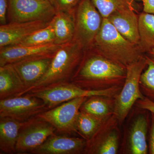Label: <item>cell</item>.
I'll return each mask as SVG.
<instances>
[{
  "label": "cell",
  "mask_w": 154,
  "mask_h": 154,
  "mask_svg": "<svg viewBox=\"0 0 154 154\" xmlns=\"http://www.w3.org/2000/svg\"><path fill=\"white\" fill-rule=\"evenodd\" d=\"M126 67L105 57L94 48L85 51L79 66L71 82L91 91L122 87Z\"/></svg>",
  "instance_id": "obj_1"
},
{
  "label": "cell",
  "mask_w": 154,
  "mask_h": 154,
  "mask_svg": "<svg viewBox=\"0 0 154 154\" xmlns=\"http://www.w3.org/2000/svg\"><path fill=\"white\" fill-rule=\"evenodd\" d=\"M85 52L79 45L74 40L60 45L53 57L46 73L21 96L56 84L71 82Z\"/></svg>",
  "instance_id": "obj_2"
},
{
  "label": "cell",
  "mask_w": 154,
  "mask_h": 154,
  "mask_svg": "<svg viewBox=\"0 0 154 154\" xmlns=\"http://www.w3.org/2000/svg\"><path fill=\"white\" fill-rule=\"evenodd\" d=\"M92 48L105 57L126 67L143 56L139 46L123 37L107 18H103Z\"/></svg>",
  "instance_id": "obj_3"
},
{
  "label": "cell",
  "mask_w": 154,
  "mask_h": 154,
  "mask_svg": "<svg viewBox=\"0 0 154 154\" xmlns=\"http://www.w3.org/2000/svg\"><path fill=\"white\" fill-rule=\"evenodd\" d=\"M146 66V59L143 56L139 60L126 66L124 85L115 97L113 115L119 123L123 122L137 101L145 97L141 91L140 81Z\"/></svg>",
  "instance_id": "obj_4"
},
{
  "label": "cell",
  "mask_w": 154,
  "mask_h": 154,
  "mask_svg": "<svg viewBox=\"0 0 154 154\" xmlns=\"http://www.w3.org/2000/svg\"><path fill=\"white\" fill-rule=\"evenodd\" d=\"M122 88V87H114L105 90L91 91L82 89L70 82L56 84L27 94L41 99L50 109L80 97L94 96L114 97L120 92Z\"/></svg>",
  "instance_id": "obj_5"
},
{
  "label": "cell",
  "mask_w": 154,
  "mask_h": 154,
  "mask_svg": "<svg viewBox=\"0 0 154 154\" xmlns=\"http://www.w3.org/2000/svg\"><path fill=\"white\" fill-rule=\"evenodd\" d=\"M73 15L75 24L73 40L86 51L93 47L101 29L103 18L91 0H82Z\"/></svg>",
  "instance_id": "obj_6"
},
{
  "label": "cell",
  "mask_w": 154,
  "mask_h": 154,
  "mask_svg": "<svg viewBox=\"0 0 154 154\" xmlns=\"http://www.w3.org/2000/svg\"><path fill=\"white\" fill-rule=\"evenodd\" d=\"M88 98H76L43 111L35 116L48 122L55 128L57 133L63 135L78 134L76 123L80 108Z\"/></svg>",
  "instance_id": "obj_7"
},
{
  "label": "cell",
  "mask_w": 154,
  "mask_h": 154,
  "mask_svg": "<svg viewBox=\"0 0 154 154\" xmlns=\"http://www.w3.org/2000/svg\"><path fill=\"white\" fill-rule=\"evenodd\" d=\"M8 22H50L56 11L49 0H8Z\"/></svg>",
  "instance_id": "obj_8"
},
{
  "label": "cell",
  "mask_w": 154,
  "mask_h": 154,
  "mask_svg": "<svg viewBox=\"0 0 154 154\" xmlns=\"http://www.w3.org/2000/svg\"><path fill=\"white\" fill-rule=\"evenodd\" d=\"M48 110L41 99L29 94L0 100V118L26 121Z\"/></svg>",
  "instance_id": "obj_9"
},
{
  "label": "cell",
  "mask_w": 154,
  "mask_h": 154,
  "mask_svg": "<svg viewBox=\"0 0 154 154\" xmlns=\"http://www.w3.org/2000/svg\"><path fill=\"white\" fill-rule=\"evenodd\" d=\"M56 134V130L47 122L36 116L27 120L19 132L16 153L31 154L51 136Z\"/></svg>",
  "instance_id": "obj_10"
},
{
  "label": "cell",
  "mask_w": 154,
  "mask_h": 154,
  "mask_svg": "<svg viewBox=\"0 0 154 154\" xmlns=\"http://www.w3.org/2000/svg\"><path fill=\"white\" fill-rule=\"evenodd\" d=\"M118 121L114 115L107 119L90 140L87 141L85 154H116L118 152Z\"/></svg>",
  "instance_id": "obj_11"
},
{
  "label": "cell",
  "mask_w": 154,
  "mask_h": 154,
  "mask_svg": "<svg viewBox=\"0 0 154 154\" xmlns=\"http://www.w3.org/2000/svg\"><path fill=\"white\" fill-rule=\"evenodd\" d=\"M60 45L53 43L41 46L11 45L0 48V66L34 58L54 56Z\"/></svg>",
  "instance_id": "obj_12"
},
{
  "label": "cell",
  "mask_w": 154,
  "mask_h": 154,
  "mask_svg": "<svg viewBox=\"0 0 154 154\" xmlns=\"http://www.w3.org/2000/svg\"><path fill=\"white\" fill-rule=\"evenodd\" d=\"M87 141L82 137L68 136H51L34 150L33 154H79L85 153Z\"/></svg>",
  "instance_id": "obj_13"
},
{
  "label": "cell",
  "mask_w": 154,
  "mask_h": 154,
  "mask_svg": "<svg viewBox=\"0 0 154 154\" xmlns=\"http://www.w3.org/2000/svg\"><path fill=\"white\" fill-rule=\"evenodd\" d=\"M50 22H8L0 25V48L19 44L36 30L46 27Z\"/></svg>",
  "instance_id": "obj_14"
},
{
  "label": "cell",
  "mask_w": 154,
  "mask_h": 154,
  "mask_svg": "<svg viewBox=\"0 0 154 154\" xmlns=\"http://www.w3.org/2000/svg\"><path fill=\"white\" fill-rule=\"evenodd\" d=\"M54 56L34 58L11 64L21 77L25 87V91L18 96H21L44 75Z\"/></svg>",
  "instance_id": "obj_15"
},
{
  "label": "cell",
  "mask_w": 154,
  "mask_h": 154,
  "mask_svg": "<svg viewBox=\"0 0 154 154\" xmlns=\"http://www.w3.org/2000/svg\"><path fill=\"white\" fill-rule=\"evenodd\" d=\"M135 10L131 8L115 11L107 19L123 37L135 45L140 43L138 18Z\"/></svg>",
  "instance_id": "obj_16"
},
{
  "label": "cell",
  "mask_w": 154,
  "mask_h": 154,
  "mask_svg": "<svg viewBox=\"0 0 154 154\" xmlns=\"http://www.w3.org/2000/svg\"><path fill=\"white\" fill-rule=\"evenodd\" d=\"M25 90L23 81L11 64L0 66V100L18 96Z\"/></svg>",
  "instance_id": "obj_17"
},
{
  "label": "cell",
  "mask_w": 154,
  "mask_h": 154,
  "mask_svg": "<svg viewBox=\"0 0 154 154\" xmlns=\"http://www.w3.org/2000/svg\"><path fill=\"white\" fill-rule=\"evenodd\" d=\"M27 121L21 122L10 118H0L1 154L16 153V145L19 132Z\"/></svg>",
  "instance_id": "obj_18"
},
{
  "label": "cell",
  "mask_w": 154,
  "mask_h": 154,
  "mask_svg": "<svg viewBox=\"0 0 154 154\" xmlns=\"http://www.w3.org/2000/svg\"><path fill=\"white\" fill-rule=\"evenodd\" d=\"M148 128V120L146 116L144 114L137 116L134 120L130 131L128 138L130 153L147 154Z\"/></svg>",
  "instance_id": "obj_19"
},
{
  "label": "cell",
  "mask_w": 154,
  "mask_h": 154,
  "mask_svg": "<svg viewBox=\"0 0 154 154\" xmlns=\"http://www.w3.org/2000/svg\"><path fill=\"white\" fill-rule=\"evenodd\" d=\"M116 96H90L83 103L80 111L101 119H107L114 113Z\"/></svg>",
  "instance_id": "obj_20"
},
{
  "label": "cell",
  "mask_w": 154,
  "mask_h": 154,
  "mask_svg": "<svg viewBox=\"0 0 154 154\" xmlns=\"http://www.w3.org/2000/svg\"><path fill=\"white\" fill-rule=\"evenodd\" d=\"M52 21L55 33L54 44L63 45L73 40L75 31L73 14L56 12Z\"/></svg>",
  "instance_id": "obj_21"
},
{
  "label": "cell",
  "mask_w": 154,
  "mask_h": 154,
  "mask_svg": "<svg viewBox=\"0 0 154 154\" xmlns=\"http://www.w3.org/2000/svg\"><path fill=\"white\" fill-rule=\"evenodd\" d=\"M140 48L142 52L150 51L154 47V14L141 13L139 16Z\"/></svg>",
  "instance_id": "obj_22"
},
{
  "label": "cell",
  "mask_w": 154,
  "mask_h": 154,
  "mask_svg": "<svg viewBox=\"0 0 154 154\" xmlns=\"http://www.w3.org/2000/svg\"><path fill=\"white\" fill-rule=\"evenodd\" d=\"M107 119H101L80 111L76 123L78 134L87 141L90 140Z\"/></svg>",
  "instance_id": "obj_23"
},
{
  "label": "cell",
  "mask_w": 154,
  "mask_h": 154,
  "mask_svg": "<svg viewBox=\"0 0 154 154\" xmlns=\"http://www.w3.org/2000/svg\"><path fill=\"white\" fill-rule=\"evenodd\" d=\"M55 38L51 20L46 27L36 30L18 45L25 46H41L54 43Z\"/></svg>",
  "instance_id": "obj_24"
},
{
  "label": "cell",
  "mask_w": 154,
  "mask_h": 154,
  "mask_svg": "<svg viewBox=\"0 0 154 154\" xmlns=\"http://www.w3.org/2000/svg\"><path fill=\"white\" fill-rule=\"evenodd\" d=\"M103 18H108L115 11L122 9H134L133 0H91Z\"/></svg>",
  "instance_id": "obj_25"
},
{
  "label": "cell",
  "mask_w": 154,
  "mask_h": 154,
  "mask_svg": "<svg viewBox=\"0 0 154 154\" xmlns=\"http://www.w3.org/2000/svg\"><path fill=\"white\" fill-rule=\"evenodd\" d=\"M146 57V69L141 75L140 87L144 96L154 102V57Z\"/></svg>",
  "instance_id": "obj_26"
},
{
  "label": "cell",
  "mask_w": 154,
  "mask_h": 154,
  "mask_svg": "<svg viewBox=\"0 0 154 154\" xmlns=\"http://www.w3.org/2000/svg\"><path fill=\"white\" fill-rule=\"evenodd\" d=\"M82 0H50L56 12H63L73 14Z\"/></svg>",
  "instance_id": "obj_27"
},
{
  "label": "cell",
  "mask_w": 154,
  "mask_h": 154,
  "mask_svg": "<svg viewBox=\"0 0 154 154\" xmlns=\"http://www.w3.org/2000/svg\"><path fill=\"white\" fill-rule=\"evenodd\" d=\"M135 104L139 108L150 111L154 114V102L145 96L143 99L137 100Z\"/></svg>",
  "instance_id": "obj_28"
},
{
  "label": "cell",
  "mask_w": 154,
  "mask_h": 154,
  "mask_svg": "<svg viewBox=\"0 0 154 154\" xmlns=\"http://www.w3.org/2000/svg\"><path fill=\"white\" fill-rule=\"evenodd\" d=\"M8 8V0H0V25L7 24Z\"/></svg>",
  "instance_id": "obj_29"
},
{
  "label": "cell",
  "mask_w": 154,
  "mask_h": 154,
  "mask_svg": "<svg viewBox=\"0 0 154 154\" xmlns=\"http://www.w3.org/2000/svg\"><path fill=\"white\" fill-rule=\"evenodd\" d=\"M149 137V153L154 154V114L151 113V127Z\"/></svg>",
  "instance_id": "obj_30"
},
{
  "label": "cell",
  "mask_w": 154,
  "mask_h": 154,
  "mask_svg": "<svg viewBox=\"0 0 154 154\" xmlns=\"http://www.w3.org/2000/svg\"><path fill=\"white\" fill-rule=\"evenodd\" d=\"M143 12L154 14V0H143Z\"/></svg>",
  "instance_id": "obj_31"
},
{
  "label": "cell",
  "mask_w": 154,
  "mask_h": 154,
  "mask_svg": "<svg viewBox=\"0 0 154 154\" xmlns=\"http://www.w3.org/2000/svg\"><path fill=\"white\" fill-rule=\"evenodd\" d=\"M149 52L150 53L151 55L153 57H154V47L153 48H152L151 50V51H149Z\"/></svg>",
  "instance_id": "obj_32"
},
{
  "label": "cell",
  "mask_w": 154,
  "mask_h": 154,
  "mask_svg": "<svg viewBox=\"0 0 154 154\" xmlns=\"http://www.w3.org/2000/svg\"><path fill=\"white\" fill-rule=\"evenodd\" d=\"M50 1V0H49Z\"/></svg>",
  "instance_id": "obj_33"
}]
</instances>
